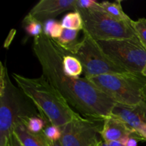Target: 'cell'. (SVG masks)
Masks as SVG:
<instances>
[{
  "mask_svg": "<svg viewBox=\"0 0 146 146\" xmlns=\"http://www.w3.org/2000/svg\"><path fill=\"white\" fill-rule=\"evenodd\" d=\"M141 138L136 134H132L128 138L125 146H138V141H141Z\"/></svg>",
  "mask_w": 146,
  "mask_h": 146,
  "instance_id": "603a6c76",
  "label": "cell"
},
{
  "mask_svg": "<svg viewBox=\"0 0 146 146\" xmlns=\"http://www.w3.org/2000/svg\"><path fill=\"white\" fill-rule=\"evenodd\" d=\"M103 9L100 5V2L94 0H76V10H91Z\"/></svg>",
  "mask_w": 146,
  "mask_h": 146,
  "instance_id": "7402d4cb",
  "label": "cell"
},
{
  "mask_svg": "<svg viewBox=\"0 0 146 146\" xmlns=\"http://www.w3.org/2000/svg\"><path fill=\"white\" fill-rule=\"evenodd\" d=\"M132 134L135 133L119 120L110 117L104 121L101 137L104 142L120 141L124 137L129 136Z\"/></svg>",
  "mask_w": 146,
  "mask_h": 146,
  "instance_id": "8fae6325",
  "label": "cell"
},
{
  "mask_svg": "<svg viewBox=\"0 0 146 146\" xmlns=\"http://www.w3.org/2000/svg\"><path fill=\"white\" fill-rule=\"evenodd\" d=\"M145 104L139 106H131L116 103L112 108L111 117L125 123L134 133L138 135L141 128L146 123Z\"/></svg>",
  "mask_w": 146,
  "mask_h": 146,
  "instance_id": "30bf717a",
  "label": "cell"
},
{
  "mask_svg": "<svg viewBox=\"0 0 146 146\" xmlns=\"http://www.w3.org/2000/svg\"><path fill=\"white\" fill-rule=\"evenodd\" d=\"M27 97L10 81L7 67L1 63L0 74V146H8L14 125L21 118L37 115Z\"/></svg>",
  "mask_w": 146,
  "mask_h": 146,
  "instance_id": "3957f363",
  "label": "cell"
},
{
  "mask_svg": "<svg viewBox=\"0 0 146 146\" xmlns=\"http://www.w3.org/2000/svg\"><path fill=\"white\" fill-rule=\"evenodd\" d=\"M96 41L102 51L115 64L130 73L142 74L146 64V49L138 37Z\"/></svg>",
  "mask_w": 146,
  "mask_h": 146,
  "instance_id": "52a82bcc",
  "label": "cell"
},
{
  "mask_svg": "<svg viewBox=\"0 0 146 146\" xmlns=\"http://www.w3.org/2000/svg\"><path fill=\"white\" fill-rule=\"evenodd\" d=\"M101 143H102V141H101V142H100V143H98V145H97L96 146H101Z\"/></svg>",
  "mask_w": 146,
  "mask_h": 146,
  "instance_id": "4dcf8cb0",
  "label": "cell"
},
{
  "mask_svg": "<svg viewBox=\"0 0 146 146\" xmlns=\"http://www.w3.org/2000/svg\"><path fill=\"white\" fill-rule=\"evenodd\" d=\"M76 0H41L29 12L31 17L44 24L66 11H76Z\"/></svg>",
  "mask_w": 146,
  "mask_h": 146,
  "instance_id": "9c48e42d",
  "label": "cell"
},
{
  "mask_svg": "<svg viewBox=\"0 0 146 146\" xmlns=\"http://www.w3.org/2000/svg\"><path fill=\"white\" fill-rule=\"evenodd\" d=\"M23 25L26 32L31 36H38L43 34L44 24L27 14L23 20Z\"/></svg>",
  "mask_w": 146,
  "mask_h": 146,
  "instance_id": "ac0fdd59",
  "label": "cell"
},
{
  "mask_svg": "<svg viewBox=\"0 0 146 146\" xmlns=\"http://www.w3.org/2000/svg\"><path fill=\"white\" fill-rule=\"evenodd\" d=\"M131 25L137 37L146 49V19L140 18L136 21L132 20Z\"/></svg>",
  "mask_w": 146,
  "mask_h": 146,
  "instance_id": "ffe728a7",
  "label": "cell"
},
{
  "mask_svg": "<svg viewBox=\"0 0 146 146\" xmlns=\"http://www.w3.org/2000/svg\"><path fill=\"white\" fill-rule=\"evenodd\" d=\"M108 146H124L123 144L120 141H110V142L106 143Z\"/></svg>",
  "mask_w": 146,
  "mask_h": 146,
  "instance_id": "484cf974",
  "label": "cell"
},
{
  "mask_svg": "<svg viewBox=\"0 0 146 146\" xmlns=\"http://www.w3.org/2000/svg\"><path fill=\"white\" fill-rule=\"evenodd\" d=\"M138 135L141 137V138L142 139V141H146V123L143 125V127L142 128V129L141 130V131L138 133Z\"/></svg>",
  "mask_w": 146,
  "mask_h": 146,
  "instance_id": "d4e9b609",
  "label": "cell"
},
{
  "mask_svg": "<svg viewBox=\"0 0 146 146\" xmlns=\"http://www.w3.org/2000/svg\"><path fill=\"white\" fill-rule=\"evenodd\" d=\"M104 121L80 116L64 125L60 142L62 146H96Z\"/></svg>",
  "mask_w": 146,
  "mask_h": 146,
  "instance_id": "ba28073f",
  "label": "cell"
},
{
  "mask_svg": "<svg viewBox=\"0 0 146 146\" xmlns=\"http://www.w3.org/2000/svg\"><path fill=\"white\" fill-rule=\"evenodd\" d=\"M142 75L146 78V64H145V67H144L143 70V71H142Z\"/></svg>",
  "mask_w": 146,
  "mask_h": 146,
  "instance_id": "83f0119b",
  "label": "cell"
},
{
  "mask_svg": "<svg viewBox=\"0 0 146 146\" xmlns=\"http://www.w3.org/2000/svg\"><path fill=\"white\" fill-rule=\"evenodd\" d=\"M61 24L64 29L80 31L84 28L82 17L78 11H73L66 14L61 19Z\"/></svg>",
  "mask_w": 146,
  "mask_h": 146,
  "instance_id": "2e32d148",
  "label": "cell"
},
{
  "mask_svg": "<svg viewBox=\"0 0 146 146\" xmlns=\"http://www.w3.org/2000/svg\"><path fill=\"white\" fill-rule=\"evenodd\" d=\"M62 25L58 21L54 19H49L44 23L43 33L53 40H56L61 36L63 32Z\"/></svg>",
  "mask_w": 146,
  "mask_h": 146,
  "instance_id": "d6986e66",
  "label": "cell"
},
{
  "mask_svg": "<svg viewBox=\"0 0 146 146\" xmlns=\"http://www.w3.org/2000/svg\"><path fill=\"white\" fill-rule=\"evenodd\" d=\"M101 146H108V145H107L106 143L104 142V141H102V143H101Z\"/></svg>",
  "mask_w": 146,
  "mask_h": 146,
  "instance_id": "f546056e",
  "label": "cell"
},
{
  "mask_svg": "<svg viewBox=\"0 0 146 146\" xmlns=\"http://www.w3.org/2000/svg\"><path fill=\"white\" fill-rule=\"evenodd\" d=\"M33 51L42 69V75L79 115L104 121L111 117L116 103L85 78H74L64 73L63 58L66 54L52 38L43 33L34 38Z\"/></svg>",
  "mask_w": 146,
  "mask_h": 146,
  "instance_id": "6da1fadb",
  "label": "cell"
},
{
  "mask_svg": "<svg viewBox=\"0 0 146 146\" xmlns=\"http://www.w3.org/2000/svg\"><path fill=\"white\" fill-rule=\"evenodd\" d=\"M27 129L33 134L41 133L45 128L46 123L38 115H31L21 118Z\"/></svg>",
  "mask_w": 146,
  "mask_h": 146,
  "instance_id": "e0dca14e",
  "label": "cell"
},
{
  "mask_svg": "<svg viewBox=\"0 0 146 146\" xmlns=\"http://www.w3.org/2000/svg\"><path fill=\"white\" fill-rule=\"evenodd\" d=\"M48 144H49V146H62L61 144V142H60V140L57 141H48Z\"/></svg>",
  "mask_w": 146,
  "mask_h": 146,
  "instance_id": "4316f807",
  "label": "cell"
},
{
  "mask_svg": "<svg viewBox=\"0 0 146 146\" xmlns=\"http://www.w3.org/2000/svg\"><path fill=\"white\" fill-rule=\"evenodd\" d=\"M86 79L115 103L131 106L146 104L143 93L146 78L142 74H106Z\"/></svg>",
  "mask_w": 146,
  "mask_h": 146,
  "instance_id": "277c9868",
  "label": "cell"
},
{
  "mask_svg": "<svg viewBox=\"0 0 146 146\" xmlns=\"http://www.w3.org/2000/svg\"><path fill=\"white\" fill-rule=\"evenodd\" d=\"M23 146H49L48 141L43 133L33 134L26 128L21 118L16 123L13 131Z\"/></svg>",
  "mask_w": 146,
  "mask_h": 146,
  "instance_id": "7c38bea8",
  "label": "cell"
},
{
  "mask_svg": "<svg viewBox=\"0 0 146 146\" xmlns=\"http://www.w3.org/2000/svg\"><path fill=\"white\" fill-rule=\"evenodd\" d=\"M100 5L107 14H108L112 18L115 19L117 21H132V19L125 14V11L123 9L122 6H121V1H115L114 2L105 1L100 2Z\"/></svg>",
  "mask_w": 146,
  "mask_h": 146,
  "instance_id": "4fadbf2b",
  "label": "cell"
},
{
  "mask_svg": "<svg viewBox=\"0 0 146 146\" xmlns=\"http://www.w3.org/2000/svg\"><path fill=\"white\" fill-rule=\"evenodd\" d=\"M18 87L35 105L46 124L62 128L64 125L81 116L67 104L58 91L41 75L38 78H28L13 74Z\"/></svg>",
  "mask_w": 146,
  "mask_h": 146,
  "instance_id": "7a4b0ae2",
  "label": "cell"
},
{
  "mask_svg": "<svg viewBox=\"0 0 146 146\" xmlns=\"http://www.w3.org/2000/svg\"><path fill=\"white\" fill-rule=\"evenodd\" d=\"M82 17L84 31L96 41L125 39L137 37L131 21H117L103 9L76 10Z\"/></svg>",
  "mask_w": 146,
  "mask_h": 146,
  "instance_id": "8992f818",
  "label": "cell"
},
{
  "mask_svg": "<svg viewBox=\"0 0 146 146\" xmlns=\"http://www.w3.org/2000/svg\"><path fill=\"white\" fill-rule=\"evenodd\" d=\"M78 31L77 30L64 29L61 36L54 41L68 54V51L78 42L77 40Z\"/></svg>",
  "mask_w": 146,
  "mask_h": 146,
  "instance_id": "9a60e30c",
  "label": "cell"
},
{
  "mask_svg": "<svg viewBox=\"0 0 146 146\" xmlns=\"http://www.w3.org/2000/svg\"><path fill=\"white\" fill-rule=\"evenodd\" d=\"M63 69L64 73L69 76L79 78L84 72L81 61L70 54H66L63 58Z\"/></svg>",
  "mask_w": 146,
  "mask_h": 146,
  "instance_id": "5bb4252c",
  "label": "cell"
},
{
  "mask_svg": "<svg viewBox=\"0 0 146 146\" xmlns=\"http://www.w3.org/2000/svg\"><path fill=\"white\" fill-rule=\"evenodd\" d=\"M42 133L44 136L50 141H59L62 135L61 128L51 123L46 124Z\"/></svg>",
  "mask_w": 146,
  "mask_h": 146,
  "instance_id": "44dd1931",
  "label": "cell"
},
{
  "mask_svg": "<svg viewBox=\"0 0 146 146\" xmlns=\"http://www.w3.org/2000/svg\"><path fill=\"white\" fill-rule=\"evenodd\" d=\"M8 146H23L20 141H19L18 138L15 135V134L13 133L12 135H11V138H10L9 143Z\"/></svg>",
  "mask_w": 146,
  "mask_h": 146,
  "instance_id": "cb8c5ba5",
  "label": "cell"
},
{
  "mask_svg": "<svg viewBox=\"0 0 146 146\" xmlns=\"http://www.w3.org/2000/svg\"><path fill=\"white\" fill-rule=\"evenodd\" d=\"M84 36L68 54L76 57L82 64L84 78H88L106 74H127L123 68L113 61L100 48L97 41L86 31Z\"/></svg>",
  "mask_w": 146,
  "mask_h": 146,
  "instance_id": "5b68a950",
  "label": "cell"
},
{
  "mask_svg": "<svg viewBox=\"0 0 146 146\" xmlns=\"http://www.w3.org/2000/svg\"><path fill=\"white\" fill-rule=\"evenodd\" d=\"M145 117H146V104L145 106Z\"/></svg>",
  "mask_w": 146,
  "mask_h": 146,
  "instance_id": "1f68e13d",
  "label": "cell"
},
{
  "mask_svg": "<svg viewBox=\"0 0 146 146\" xmlns=\"http://www.w3.org/2000/svg\"><path fill=\"white\" fill-rule=\"evenodd\" d=\"M143 93H144V97H145V101L146 103V84L144 86V89H143Z\"/></svg>",
  "mask_w": 146,
  "mask_h": 146,
  "instance_id": "f1b7e54d",
  "label": "cell"
}]
</instances>
